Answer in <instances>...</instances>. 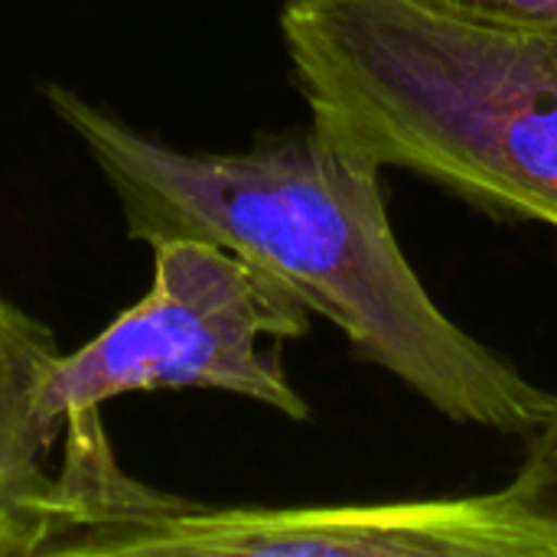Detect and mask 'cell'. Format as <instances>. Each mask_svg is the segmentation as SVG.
<instances>
[{
	"label": "cell",
	"mask_w": 557,
	"mask_h": 557,
	"mask_svg": "<svg viewBox=\"0 0 557 557\" xmlns=\"http://www.w3.org/2000/svg\"><path fill=\"white\" fill-rule=\"evenodd\" d=\"M405 3L467 23L557 33V0H405Z\"/></svg>",
	"instance_id": "cell-7"
},
{
	"label": "cell",
	"mask_w": 557,
	"mask_h": 557,
	"mask_svg": "<svg viewBox=\"0 0 557 557\" xmlns=\"http://www.w3.org/2000/svg\"><path fill=\"white\" fill-rule=\"evenodd\" d=\"M55 359V336L0 294V557H42L55 532L46 460L62 431L42 414Z\"/></svg>",
	"instance_id": "cell-5"
},
{
	"label": "cell",
	"mask_w": 557,
	"mask_h": 557,
	"mask_svg": "<svg viewBox=\"0 0 557 557\" xmlns=\"http://www.w3.org/2000/svg\"><path fill=\"white\" fill-rule=\"evenodd\" d=\"M46 98L111 183L131 238L232 251L454 424L525 441L552 414L557 395L437 307L388 222L382 166L362 153L313 124L242 153H186L65 85Z\"/></svg>",
	"instance_id": "cell-1"
},
{
	"label": "cell",
	"mask_w": 557,
	"mask_h": 557,
	"mask_svg": "<svg viewBox=\"0 0 557 557\" xmlns=\"http://www.w3.org/2000/svg\"><path fill=\"white\" fill-rule=\"evenodd\" d=\"M147 294L82 349L52 362L42 414L62 418L134 392L202 388L258 401L290 421L310 405L290 385L281 343L310 330V310L232 251L160 238Z\"/></svg>",
	"instance_id": "cell-4"
},
{
	"label": "cell",
	"mask_w": 557,
	"mask_h": 557,
	"mask_svg": "<svg viewBox=\"0 0 557 557\" xmlns=\"http://www.w3.org/2000/svg\"><path fill=\"white\" fill-rule=\"evenodd\" d=\"M310 124L499 219L557 228V33L405 0H284Z\"/></svg>",
	"instance_id": "cell-2"
},
{
	"label": "cell",
	"mask_w": 557,
	"mask_h": 557,
	"mask_svg": "<svg viewBox=\"0 0 557 557\" xmlns=\"http://www.w3.org/2000/svg\"><path fill=\"white\" fill-rule=\"evenodd\" d=\"M506 490L525 512L557 532V405L525 437V457Z\"/></svg>",
	"instance_id": "cell-6"
},
{
	"label": "cell",
	"mask_w": 557,
	"mask_h": 557,
	"mask_svg": "<svg viewBox=\"0 0 557 557\" xmlns=\"http://www.w3.org/2000/svg\"><path fill=\"white\" fill-rule=\"evenodd\" d=\"M52 555L557 557V532L503 486L356 506H206L127 476L101 411L62 421Z\"/></svg>",
	"instance_id": "cell-3"
}]
</instances>
